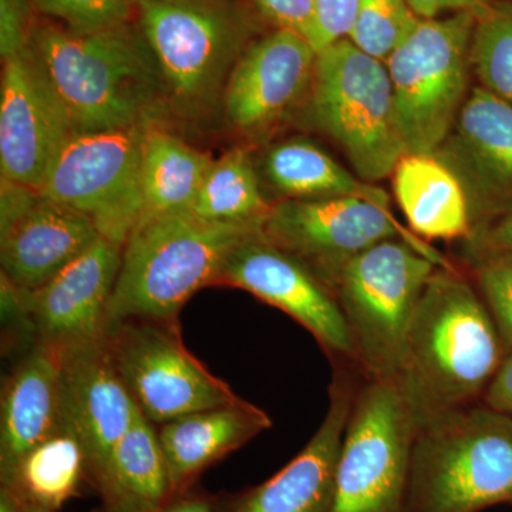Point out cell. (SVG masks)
<instances>
[{
	"instance_id": "obj_1",
	"label": "cell",
	"mask_w": 512,
	"mask_h": 512,
	"mask_svg": "<svg viewBox=\"0 0 512 512\" xmlns=\"http://www.w3.org/2000/svg\"><path fill=\"white\" fill-rule=\"evenodd\" d=\"M26 53L72 134L157 123L168 107L163 76L136 19L94 32L36 19Z\"/></svg>"
},
{
	"instance_id": "obj_2",
	"label": "cell",
	"mask_w": 512,
	"mask_h": 512,
	"mask_svg": "<svg viewBox=\"0 0 512 512\" xmlns=\"http://www.w3.org/2000/svg\"><path fill=\"white\" fill-rule=\"evenodd\" d=\"M504 356L473 281L457 268H437L417 306L397 379L417 419L483 402Z\"/></svg>"
},
{
	"instance_id": "obj_3",
	"label": "cell",
	"mask_w": 512,
	"mask_h": 512,
	"mask_svg": "<svg viewBox=\"0 0 512 512\" xmlns=\"http://www.w3.org/2000/svg\"><path fill=\"white\" fill-rule=\"evenodd\" d=\"M261 229L204 221L191 212L141 218L123 245L106 333L126 319L178 322L185 303L217 285L231 252Z\"/></svg>"
},
{
	"instance_id": "obj_4",
	"label": "cell",
	"mask_w": 512,
	"mask_h": 512,
	"mask_svg": "<svg viewBox=\"0 0 512 512\" xmlns=\"http://www.w3.org/2000/svg\"><path fill=\"white\" fill-rule=\"evenodd\" d=\"M512 505V417L483 402L419 420L404 512Z\"/></svg>"
},
{
	"instance_id": "obj_5",
	"label": "cell",
	"mask_w": 512,
	"mask_h": 512,
	"mask_svg": "<svg viewBox=\"0 0 512 512\" xmlns=\"http://www.w3.org/2000/svg\"><path fill=\"white\" fill-rule=\"evenodd\" d=\"M138 28L163 76L168 106L200 117L224 96L251 25L235 0H140Z\"/></svg>"
},
{
	"instance_id": "obj_6",
	"label": "cell",
	"mask_w": 512,
	"mask_h": 512,
	"mask_svg": "<svg viewBox=\"0 0 512 512\" xmlns=\"http://www.w3.org/2000/svg\"><path fill=\"white\" fill-rule=\"evenodd\" d=\"M446 265L404 239H387L349 262L336 276L335 295L367 377L402 375L417 306L427 282Z\"/></svg>"
},
{
	"instance_id": "obj_7",
	"label": "cell",
	"mask_w": 512,
	"mask_h": 512,
	"mask_svg": "<svg viewBox=\"0 0 512 512\" xmlns=\"http://www.w3.org/2000/svg\"><path fill=\"white\" fill-rule=\"evenodd\" d=\"M309 101L316 126L360 180L373 184L393 174L406 147L386 63L340 40L316 55Z\"/></svg>"
},
{
	"instance_id": "obj_8",
	"label": "cell",
	"mask_w": 512,
	"mask_h": 512,
	"mask_svg": "<svg viewBox=\"0 0 512 512\" xmlns=\"http://www.w3.org/2000/svg\"><path fill=\"white\" fill-rule=\"evenodd\" d=\"M417 430L399 383L365 375L340 444L329 512H404Z\"/></svg>"
},
{
	"instance_id": "obj_9",
	"label": "cell",
	"mask_w": 512,
	"mask_h": 512,
	"mask_svg": "<svg viewBox=\"0 0 512 512\" xmlns=\"http://www.w3.org/2000/svg\"><path fill=\"white\" fill-rule=\"evenodd\" d=\"M476 10L420 19L386 60L406 154H434L468 96Z\"/></svg>"
},
{
	"instance_id": "obj_10",
	"label": "cell",
	"mask_w": 512,
	"mask_h": 512,
	"mask_svg": "<svg viewBox=\"0 0 512 512\" xmlns=\"http://www.w3.org/2000/svg\"><path fill=\"white\" fill-rule=\"evenodd\" d=\"M106 342L128 393L151 423L241 399L185 348L178 322L126 319L107 330Z\"/></svg>"
},
{
	"instance_id": "obj_11",
	"label": "cell",
	"mask_w": 512,
	"mask_h": 512,
	"mask_svg": "<svg viewBox=\"0 0 512 512\" xmlns=\"http://www.w3.org/2000/svg\"><path fill=\"white\" fill-rule=\"evenodd\" d=\"M148 126L72 134L40 195L87 215L101 237L123 247L143 211L140 164Z\"/></svg>"
},
{
	"instance_id": "obj_12",
	"label": "cell",
	"mask_w": 512,
	"mask_h": 512,
	"mask_svg": "<svg viewBox=\"0 0 512 512\" xmlns=\"http://www.w3.org/2000/svg\"><path fill=\"white\" fill-rule=\"evenodd\" d=\"M262 234L302 261L329 289L352 259L387 239H404L443 264H453L403 227L390 211V201L363 197L279 200L266 215Z\"/></svg>"
},
{
	"instance_id": "obj_13",
	"label": "cell",
	"mask_w": 512,
	"mask_h": 512,
	"mask_svg": "<svg viewBox=\"0 0 512 512\" xmlns=\"http://www.w3.org/2000/svg\"><path fill=\"white\" fill-rule=\"evenodd\" d=\"M217 285L242 289L285 312L318 340L333 362L359 366L333 292L302 261L269 241L262 229L231 252Z\"/></svg>"
},
{
	"instance_id": "obj_14",
	"label": "cell",
	"mask_w": 512,
	"mask_h": 512,
	"mask_svg": "<svg viewBox=\"0 0 512 512\" xmlns=\"http://www.w3.org/2000/svg\"><path fill=\"white\" fill-rule=\"evenodd\" d=\"M434 156L466 191L473 235L512 212L511 103L474 87Z\"/></svg>"
},
{
	"instance_id": "obj_15",
	"label": "cell",
	"mask_w": 512,
	"mask_h": 512,
	"mask_svg": "<svg viewBox=\"0 0 512 512\" xmlns=\"http://www.w3.org/2000/svg\"><path fill=\"white\" fill-rule=\"evenodd\" d=\"M121 252V245L100 238L42 288L19 291L35 342L63 352L106 338Z\"/></svg>"
},
{
	"instance_id": "obj_16",
	"label": "cell",
	"mask_w": 512,
	"mask_h": 512,
	"mask_svg": "<svg viewBox=\"0 0 512 512\" xmlns=\"http://www.w3.org/2000/svg\"><path fill=\"white\" fill-rule=\"evenodd\" d=\"M137 412V404L111 359L106 338L60 352L62 429L82 444L87 477L93 485Z\"/></svg>"
},
{
	"instance_id": "obj_17",
	"label": "cell",
	"mask_w": 512,
	"mask_h": 512,
	"mask_svg": "<svg viewBox=\"0 0 512 512\" xmlns=\"http://www.w3.org/2000/svg\"><path fill=\"white\" fill-rule=\"evenodd\" d=\"M316 55L308 40L281 29L251 43L222 96L229 126L254 138L278 126L311 90Z\"/></svg>"
},
{
	"instance_id": "obj_18",
	"label": "cell",
	"mask_w": 512,
	"mask_h": 512,
	"mask_svg": "<svg viewBox=\"0 0 512 512\" xmlns=\"http://www.w3.org/2000/svg\"><path fill=\"white\" fill-rule=\"evenodd\" d=\"M333 367L328 412L312 439L274 477L239 495L228 512H329L340 444L360 384L353 370L359 366Z\"/></svg>"
},
{
	"instance_id": "obj_19",
	"label": "cell",
	"mask_w": 512,
	"mask_h": 512,
	"mask_svg": "<svg viewBox=\"0 0 512 512\" xmlns=\"http://www.w3.org/2000/svg\"><path fill=\"white\" fill-rule=\"evenodd\" d=\"M2 63L0 173L40 191L72 133L26 50Z\"/></svg>"
},
{
	"instance_id": "obj_20",
	"label": "cell",
	"mask_w": 512,
	"mask_h": 512,
	"mask_svg": "<svg viewBox=\"0 0 512 512\" xmlns=\"http://www.w3.org/2000/svg\"><path fill=\"white\" fill-rule=\"evenodd\" d=\"M101 237L87 215L40 195L32 208L0 232L2 278L35 292Z\"/></svg>"
},
{
	"instance_id": "obj_21",
	"label": "cell",
	"mask_w": 512,
	"mask_h": 512,
	"mask_svg": "<svg viewBox=\"0 0 512 512\" xmlns=\"http://www.w3.org/2000/svg\"><path fill=\"white\" fill-rule=\"evenodd\" d=\"M62 430L60 352L33 342L5 377L0 396V477Z\"/></svg>"
},
{
	"instance_id": "obj_22",
	"label": "cell",
	"mask_w": 512,
	"mask_h": 512,
	"mask_svg": "<svg viewBox=\"0 0 512 512\" xmlns=\"http://www.w3.org/2000/svg\"><path fill=\"white\" fill-rule=\"evenodd\" d=\"M158 426L171 488L178 495L205 468L271 429L272 420L241 397L238 402L185 414Z\"/></svg>"
},
{
	"instance_id": "obj_23",
	"label": "cell",
	"mask_w": 512,
	"mask_h": 512,
	"mask_svg": "<svg viewBox=\"0 0 512 512\" xmlns=\"http://www.w3.org/2000/svg\"><path fill=\"white\" fill-rule=\"evenodd\" d=\"M393 191L410 231L424 241H468L470 205L456 174L434 154H404L393 171Z\"/></svg>"
},
{
	"instance_id": "obj_24",
	"label": "cell",
	"mask_w": 512,
	"mask_h": 512,
	"mask_svg": "<svg viewBox=\"0 0 512 512\" xmlns=\"http://www.w3.org/2000/svg\"><path fill=\"white\" fill-rule=\"evenodd\" d=\"M94 487L104 512H153L175 497L158 431L140 409Z\"/></svg>"
},
{
	"instance_id": "obj_25",
	"label": "cell",
	"mask_w": 512,
	"mask_h": 512,
	"mask_svg": "<svg viewBox=\"0 0 512 512\" xmlns=\"http://www.w3.org/2000/svg\"><path fill=\"white\" fill-rule=\"evenodd\" d=\"M212 157L150 124L141 150V218L191 212ZM138 220V221H140Z\"/></svg>"
},
{
	"instance_id": "obj_26",
	"label": "cell",
	"mask_w": 512,
	"mask_h": 512,
	"mask_svg": "<svg viewBox=\"0 0 512 512\" xmlns=\"http://www.w3.org/2000/svg\"><path fill=\"white\" fill-rule=\"evenodd\" d=\"M262 170L281 200L363 197L389 201L382 188L350 174L326 151L303 138H292L266 151Z\"/></svg>"
},
{
	"instance_id": "obj_27",
	"label": "cell",
	"mask_w": 512,
	"mask_h": 512,
	"mask_svg": "<svg viewBox=\"0 0 512 512\" xmlns=\"http://www.w3.org/2000/svg\"><path fill=\"white\" fill-rule=\"evenodd\" d=\"M87 476L82 444L66 429L33 447L5 477L13 500L25 512H60Z\"/></svg>"
},
{
	"instance_id": "obj_28",
	"label": "cell",
	"mask_w": 512,
	"mask_h": 512,
	"mask_svg": "<svg viewBox=\"0 0 512 512\" xmlns=\"http://www.w3.org/2000/svg\"><path fill=\"white\" fill-rule=\"evenodd\" d=\"M271 207L248 151L234 148L212 161L191 214L210 222L264 224Z\"/></svg>"
},
{
	"instance_id": "obj_29",
	"label": "cell",
	"mask_w": 512,
	"mask_h": 512,
	"mask_svg": "<svg viewBox=\"0 0 512 512\" xmlns=\"http://www.w3.org/2000/svg\"><path fill=\"white\" fill-rule=\"evenodd\" d=\"M470 62L481 87L512 104V0L477 9Z\"/></svg>"
},
{
	"instance_id": "obj_30",
	"label": "cell",
	"mask_w": 512,
	"mask_h": 512,
	"mask_svg": "<svg viewBox=\"0 0 512 512\" xmlns=\"http://www.w3.org/2000/svg\"><path fill=\"white\" fill-rule=\"evenodd\" d=\"M419 22L406 0H360L349 40L362 52L386 63Z\"/></svg>"
},
{
	"instance_id": "obj_31",
	"label": "cell",
	"mask_w": 512,
	"mask_h": 512,
	"mask_svg": "<svg viewBox=\"0 0 512 512\" xmlns=\"http://www.w3.org/2000/svg\"><path fill=\"white\" fill-rule=\"evenodd\" d=\"M474 286L493 318L505 353L512 348V251L468 255Z\"/></svg>"
},
{
	"instance_id": "obj_32",
	"label": "cell",
	"mask_w": 512,
	"mask_h": 512,
	"mask_svg": "<svg viewBox=\"0 0 512 512\" xmlns=\"http://www.w3.org/2000/svg\"><path fill=\"white\" fill-rule=\"evenodd\" d=\"M36 13L74 32H94L136 19L133 0H32Z\"/></svg>"
},
{
	"instance_id": "obj_33",
	"label": "cell",
	"mask_w": 512,
	"mask_h": 512,
	"mask_svg": "<svg viewBox=\"0 0 512 512\" xmlns=\"http://www.w3.org/2000/svg\"><path fill=\"white\" fill-rule=\"evenodd\" d=\"M360 0H315V28L311 45L315 52L349 39Z\"/></svg>"
},
{
	"instance_id": "obj_34",
	"label": "cell",
	"mask_w": 512,
	"mask_h": 512,
	"mask_svg": "<svg viewBox=\"0 0 512 512\" xmlns=\"http://www.w3.org/2000/svg\"><path fill=\"white\" fill-rule=\"evenodd\" d=\"M36 10L32 0H0V56L2 62L28 47Z\"/></svg>"
},
{
	"instance_id": "obj_35",
	"label": "cell",
	"mask_w": 512,
	"mask_h": 512,
	"mask_svg": "<svg viewBox=\"0 0 512 512\" xmlns=\"http://www.w3.org/2000/svg\"><path fill=\"white\" fill-rule=\"evenodd\" d=\"M254 3L276 28L295 33L311 43L315 28V0H254Z\"/></svg>"
},
{
	"instance_id": "obj_36",
	"label": "cell",
	"mask_w": 512,
	"mask_h": 512,
	"mask_svg": "<svg viewBox=\"0 0 512 512\" xmlns=\"http://www.w3.org/2000/svg\"><path fill=\"white\" fill-rule=\"evenodd\" d=\"M40 192L2 177L0 183V232L6 231L35 205Z\"/></svg>"
},
{
	"instance_id": "obj_37",
	"label": "cell",
	"mask_w": 512,
	"mask_h": 512,
	"mask_svg": "<svg viewBox=\"0 0 512 512\" xmlns=\"http://www.w3.org/2000/svg\"><path fill=\"white\" fill-rule=\"evenodd\" d=\"M467 244V255L487 251H512V212L480 229Z\"/></svg>"
},
{
	"instance_id": "obj_38",
	"label": "cell",
	"mask_w": 512,
	"mask_h": 512,
	"mask_svg": "<svg viewBox=\"0 0 512 512\" xmlns=\"http://www.w3.org/2000/svg\"><path fill=\"white\" fill-rule=\"evenodd\" d=\"M483 403L497 412L512 416V348L505 353L497 373L488 384Z\"/></svg>"
},
{
	"instance_id": "obj_39",
	"label": "cell",
	"mask_w": 512,
	"mask_h": 512,
	"mask_svg": "<svg viewBox=\"0 0 512 512\" xmlns=\"http://www.w3.org/2000/svg\"><path fill=\"white\" fill-rule=\"evenodd\" d=\"M406 2L420 19H434L448 10L463 12V10H476L481 6L474 0H406Z\"/></svg>"
},
{
	"instance_id": "obj_40",
	"label": "cell",
	"mask_w": 512,
	"mask_h": 512,
	"mask_svg": "<svg viewBox=\"0 0 512 512\" xmlns=\"http://www.w3.org/2000/svg\"><path fill=\"white\" fill-rule=\"evenodd\" d=\"M153 512H214L210 501L195 495L178 494L167 504Z\"/></svg>"
},
{
	"instance_id": "obj_41",
	"label": "cell",
	"mask_w": 512,
	"mask_h": 512,
	"mask_svg": "<svg viewBox=\"0 0 512 512\" xmlns=\"http://www.w3.org/2000/svg\"><path fill=\"white\" fill-rule=\"evenodd\" d=\"M0 512H25L19 507V504L13 500L12 495L0 488Z\"/></svg>"
},
{
	"instance_id": "obj_42",
	"label": "cell",
	"mask_w": 512,
	"mask_h": 512,
	"mask_svg": "<svg viewBox=\"0 0 512 512\" xmlns=\"http://www.w3.org/2000/svg\"><path fill=\"white\" fill-rule=\"evenodd\" d=\"M474 2H477L478 5H485V3L493 2V0H474Z\"/></svg>"
},
{
	"instance_id": "obj_43",
	"label": "cell",
	"mask_w": 512,
	"mask_h": 512,
	"mask_svg": "<svg viewBox=\"0 0 512 512\" xmlns=\"http://www.w3.org/2000/svg\"><path fill=\"white\" fill-rule=\"evenodd\" d=\"M133 2H136V3H137V2H140V0H133Z\"/></svg>"
}]
</instances>
